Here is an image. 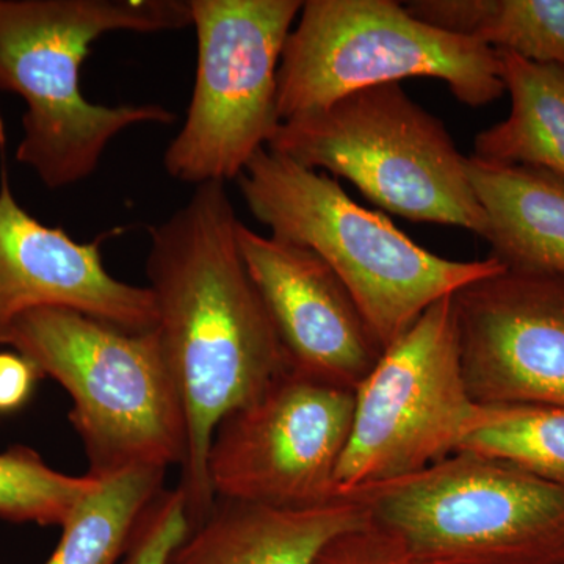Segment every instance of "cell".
Returning a JSON list of instances; mask_svg holds the SVG:
<instances>
[{"mask_svg": "<svg viewBox=\"0 0 564 564\" xmlns=\"http://www.w3.org/2000/svg\"><path fill=\"white\" fill-rule=\"evenodd\" d=\"M269 150L304 169L345 177L366 198L410 221L485 237L488 220L443 121L400 84L350 93L281 121Z\"/></svg>", "mask_w": 564, "mask_h": 564, "instance_id": "5", "label": "cell"}, {"mask_svg": "<svg viewBox=\"0 0 564 564\" xmlns=\"http://www.w3.org/2000/svg\"><path fill=\"white\" fill-rule=\"evenodd\" d=\"M0 345L68 392L91 477L184 464L187 421L154 329L124 332L77 311L41 307L3 328Z\"/></svg>", "mask_w": 564, "mask_h": 564, "instance_id": "4", "label": "cell"}, {"mask_svg": "<svg viewBox=\"0 0 564 564\" xmlns=\"http://www.w3.org/2000/svg\"><path fill=\"white\" fill-rule=\"evenodd\" d=\"M462 451L496 456L564 486V408L497 406L492 422L474 433Z\"/></svg>", "mask_w": 564, "mask_h": 564, "instance_id": "20", "label": "cell"}, {"mask_svg": "<svg viewBox=\"0 0 564 564\" xmlns=\"http://www.w3.org/2000/svg\"><path fill=\"white\" fill-rule=\"evenodd\" d=\"M369 522V511L351 496L306 508L217 497L169 564H314L334 538Z\"/></svg>", "mask_w": 564, "mask_h": 564, "instance_id": "14", "label": "cell"}, {"mask_svg": "<svg viewBox=\"0 0 564 564\" xmlns=\"http://www.w3.org/2000/svg\"><path fill=\"white\" fill-rule=\"evenodd\" d=\"M99 478L52 469L35 451L13 447L0 454V518L18 524L62 527Z\"/></svg>", "mask_w": 564, "mask_h": 564, "instance_id": "19", "label": "cell"}, {"mask_svg": "<svg viewBox=\"0 0 564 564\" xmlns=\"http://www.w3.org/2000/svg\"><path fill=\"white\" fill-rule=\"evenodd\" d=\"M39 377L35 367L18 352H0V411H13L31 395Z\"/></svg>", "mask_w": 564, "mask_h": 564, "instance_id": "23", "label": "cell"}, {"mask_svg": "<svg viewBox=\"0 0 564 564\" xmlns=\"http://www.w3.org/2000/svg\"><path fill=\"white\" fill-rule=\"evenodd\" d=\"M404 7L445 32L564 69V0H414Z\"/></svg>", "mask_w": 564, "mask_h": 564, "instance_id": "17", "label": "cell"}, {"mask_svg": "<svg viewBox=\"0 0 564 564\" xmlns=\"http://www.w3.org/2000/svg\"><path fill=\"white\" fill-rule=\"evenodd\" d=\"M192 25L188 0H0V90L25 102L17 161L46 187L87 180L124 129L172 124L158 104L101 106L80 91L93 41L110 32H166Z\"/></svg>", "mask_w": 564, "mask_h": 564, "instance_id": "2", "label": "cell"}, {"mask_svg": "<svg viewBox=\"0 0 564 564\" xmlns=\"http://www.w3.org/2000/svg\"><path fill=\"white\" fill-rule=\"evenodd\" d=\"M466 170L488 220L492 258L514 272L564 274V177L475 155Z\"/></svg>", "mask_w": 564, "mask_h": 564, "instance_id": "15", "label": "cell"}, {"mask_svg": "<svg viewBox=\"0 0 564 564\" xmlns=\"http://www.w3.org/2000/svg\"><path fill=\"white\" fill-rule=\"evenodd\" d=\"M237 243L292 369L355 391L384 351L343 281L315 252L242 221Z\"/></svg>", "mask_w": 564, "mask_h": 564, "instance_id": "12", "label": "cell"}, {"mask_svg": "<svg viewBox=\"0 0 564 564\" xmlns=\"http://www.w3.org/2000/svg\"><path fill=\"white\" fill-rule=\"evenodd\" d=\"M314 564H417L404 545L380 525L369 524L334 538Z\"/></svg>", "mask_w": 564, "mask_h": 564, "instance_id": "22", "label": "cell"}, {"mask_svg": "<svg viewBox=\"0 0 564 564\" xmlns=\"http://www.w3.org/2000/svg\"><path fill=\"white\" fill-rule=\"evenodd\" d=\"M188 532L187 503L180 486L163 488L141 513L120 564H169Z\"/></svg>", "mask_w": 564, "mask_h": 564, "instance_id": "21", "label": "cell"}, {"mask_svg": "<svg viewBox=\"0 0 564 564\" xmlns=\"http://www.w3.org/2000/svg\"><path fill=\"white\" fill-rule=\"evenodd\" d=\"M454 311L475 402L564 408V274L507 269L454 293Z\"/></svg>", "mask_w": 564, "mask_h": 564, "instance_id": "11", "label": "cell"}, {"mask_svg": "<svg viewBox=\"0 0 564 564\" xmlns=\"http://www.w3.org/2000/svg\"><path fill=\"white\" fill-rule=\"evenodd\" d=\"M345 496L417 564H564V486L496 456L456 452Z\"/></svg>", "mask_w": 564, "mask_h": 564, "instance_id": "6", "label": "cell"}, {"mask_svg": "<svg viewBox=\"0 0 564 564\" xmlns=\"http://www.w3.org/2000/svg\"><path fill=\"white\" fill-rule=\"evenodd\" d=\"M198 43L187 120L163 155L174 180H237L278 126V69L300 0H188Z\"/></svg>", "mask_w": 564, "mask_h": 564, "instance_id": "9", "label": "cell"}, {"mask_svg": "<svg viewBox=\"0 0 564 564\" xmlns=\"http://www.w3.org/2000/svg\"><path fill=\"white\" fill-rule=\"evenodd\" d=\"M239 225L225 184L207 182L150 231L154 332L187 421L177 486L191 530L215 503L207 455L218 423L291 369L240 254Z\"/></svg>", "mask_w": 564, "mask_h": 564, "instance_id": "1", "label": "cell"}, {"mask_svg": "<svg viewBox=\"0 0 564 564\" xmlns=\"http://www.w3.org/2000/svg\"><path fill=\"white\" fill-rule=\"evenodd\" d=\"M237 182L273 239L307 248L336 273L383 351L444 296L507 270L492 256L462 262L434 254L352 202L328 174L269 148L252 155Z\"/></svg>", "mask_w": 564, "mask_h": 564, "instance_id": "3", "label": "cell"}, {"mask_svg": "<svg viewBox=\"0 0 564 564\" xmlns=\"http://www.w3.org/2000/svg\"><path fill=\"white\" fill-rule=\"evenodd\" d=\"M41 307L90 315L124 332H152L158 323L150 288L107 272L101 240L74 242L62 228L32 217L0 174V332Z\"/></svg>", "mask_w": 564, "mask_h": 564, "instance_id": "13", "label": "cell"}, {"mask_svg": "<svg viewBox=\"0 0 564 564\" xmlns=\"http://www.w3.org/2000/svg\"><path fill=\"white\" fill-rule=\"evenodd\" d=\"M497 55L511 110L507 120L475 137V158L564 177V69L507 51Z\"/></svg>", "mask_w": 564, "mask_h": 564, "instance_id": "16", "label": "cell"}, {"mask_svg": "<svg viewBox=\"0 0 564 564\" xmlns=\"http://www.w3.org/2000/svg\"><path fill=\"white\" fill-rule=\"evenodd\" d=\"M166 470L137 467L99 478L62 527L44 564H120L144 508L163 489Z\"/></svg>", "mask_w": 564, "mask_h": 564, "instance_id": "18", "label": "cell"}, {"mask_svg": "<svg viewBox=\"0 0 564 564\" xmlns=\"http://www.w3.org/2000/svg\"><path fill=\"white\" fill-rule=\"evenodd\" d=\"M406 77L443 80L466 106L505 93L497 51L413 17L393 0H307L278 69L281 121Z\"/></svg>", "mask_w": 564, "mask_h": 564, "instance_id": "7", "label": "cell"}, {"mask_svg": "<svg viewBox=\"0 0 564 564\" xmlns=\"http://www.w3.org/2000/svg\"><path fill=\"white\" fill-rule=\"evenodd\" d=\"M464 381L454 295L425 311L355 389L339 496L421 473L496 417Z\"/></svg>", "mask_w": 564, "mask_h": 564, "instance_id": "8", "label": "cell"}, {"mask_svg": "<svg viewBox=\"0 0 564 564\" xmlns=\"http://www.w3.org/2000/svg\"><path fill=\"white\" fill-rule=\"evenodd\" d=\"M352 413L351 389L285 370L218 423L207 455L215 499L281 508L337 499Z\"/></svg>", "mask_w": 564, "mask_h": 564, "instance_id": "10", "label": "cell"}]
</instances>
